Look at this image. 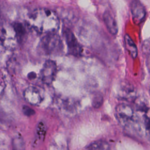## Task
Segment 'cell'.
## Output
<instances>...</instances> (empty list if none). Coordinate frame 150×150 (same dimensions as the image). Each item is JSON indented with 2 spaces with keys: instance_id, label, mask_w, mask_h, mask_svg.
<instances>
[{
  "instance_id": "obj_8",
  "label": "cell",
  "mask_w": 150,
  "mask_h": 150,
  "mask_svg": "<svg viewBox=\"0 0 150 150\" xmlns=\"http://www.w3.org/2000/svg\"><path fill=\"white\" fill-rule=\"evenodd\" d=\"M131 12L135 24H139L144 20L146 11L144 6L138 1L134 0L131 2Z\"/></svg>"
},
{
  "instance_id": "obj_1",
  "label": "cell",
  "mask_w": 150,
  "mask_h": 150,
  "mask_svg": "<svg viewBox=\"0 0 150 150\" xmlns=\"http://www.w3.org/2000/svg\"><path fill=\"white\" fill-rule=\"evenodd\" d=\"M28 23L37 33L46 35L54 33L59 28V18L56 12L46 8H38L28 16Z\"/></svg>"
},
{
  "instance_id": "obj_17",
  "label": "cell",
  "mask_w": 150,
  "mask_h": 150,
  "mask_svg": "<svg viewBox=\"0 0 150 150\" xmlns=\"http://www.w3.org/2000/svg\"><path fill=\"white\" fill-rule=\"evenodd\" d=\"M36 74L34 72H31V73H30L28 74V78H29V79H33L36 78Z\"/></svg>"
},
{
  "instance_id": "obj_15",
  "label": "cell",
  "mask_w": 150,
  "mask_h": 150,
  "mask_svg": "<svg viewBox=\"0 0 150 150\" xmlns=\"http://www.w3.org/2000/svg\"><path fill=\"white\" fill-rule=\"evenodd\" d=\"M15 150H24V144L21 138H18L15 142Z\"/></svg>"
},
{
  "instance_id": "obj_13",
  "label": "cell",
  "mask_w": 150,
  "mask_h": 150,
  "mask_svg": "<svg viewBox=\"0 0 150 150\" xmlns=\"http://www.w3.org/2000/svg\"><path fill=\"white\" fill-rule=\"evenodd\" d=\"M46 132V127L43 122H40L36 128V134L40 139H42L44 138Z\"/></svg>"
},
{
  "instance_id": "obj_18",
  "label": "cell",
  "mask_w": 150,
  "mask_h": 150,
  "mask_svg": "<svg viewBox=\"0 0 150 150\" xmlns=\"http://www.w3.org/2000/svg\"><path fill=\"white\" fill-rule=\"evenodd\" d=\"M4 91V86L0 81V96L2 94V93Z\"/></svg>"
},
{
  "instance_id": "obj_7",
  "label": "cell",
  "mask_w": 150,
  "mask_h": 150,
  "mask_svg": "<svg viewBox=\"0 0 150 150\" xmlns=\"http://www.w3.org/2000/svg\"><path fill=\"white\" fill-rule=\"evenodd\" d=\"M25 100L33 105H39L43 100V93L42 90L35 86L27 87L23 93Z\"/></svg>"
},
{
  "instance_id": "obj_3",
  "label": "cell",
  "mask_w": 150,
  "mask_h": 150,
  "mask_svg": "<svg viewBox=\"0 0 150 150\" xmlns=\"http://www.w3.org/2000/svg\"><path fill=\"white\" fill-rule=\"evenodd\" d=\"M16 31L13 25L7 23L0 25V43L5 48L12 50L15 49L19 43Z\"/></svg>"
},
{
  "instance_id": "obj_5",
  "label": "cell",
  "mask_w": 150,
  "mask_h": 150,
  "mask_svg": "<svg viewBox=\"0 0 150 150\" xmlns=\"http://www.w3.org/2000/svg\"><path fill=\"white\" fill-rule=\"evenodd\" d=\"M57 73L56 63L52 60H46L40 71V78L42 82L47 85L52 83Z\"/></svg>"
},
{
  "instance_id": "obj_2",
  "label": "cell",
  "mask_w": 150,
  "mask_h": 150,
  "mask_svg": "<svg viewBox=\"0 0 150 150\" xmlns=\"http://www.w3.org/2000/svg\"><path fill=\"white\" fill-rule=\"evenodd\" d=\"M62 48V40L56 32L45 35L40 42V49L46 54H56Z\"/></svg>"
},
{
  "instance_id": "obj_10",
  "label": "cell",
  "mask_w": 150,
  "mask_h": 150,
  "mask_svg": "<svg viewBox=\"0 0 150 150\" xmlns=\"http://www.w3.org/2000/svg\"><path fill=\"white\" fill-rule=\"evenodd\" d=\"M135 92L132 84L128 82L121 84L120 90V95L122 98L132 100L135 97Z\"/></svg>"
},
{
  "instance_id": "obj_11",
  "label": "cell",
  "mask_w": 150,
  "mask_h": 150,
  "mask_svg": "<svg viewBox=\"0 0 150 150\" xmlns=\"http://www.w3.org/2000/svg\"><path fill=\"white\" fill-rule=\"evenodd\" d=\"M124 42L127 50L132 58H135L138 55L137 47L134 41L128 35H125L124 36Z\"/></svg>"
},
{
  "instance_id": "obj_16",
  "label": "cell",
  "mask_w": 150,
  "mask_h": 150,
  "mask_svg": "<svg viewBox=\"0 0 150 150\" xmlns=\"http://www.w3.org/2000/svg\"><path fill=\"white\" fill-rule=\"evenodd\" d=\"M23 112L26 115L28 116H30L35 114V111L28 106H24L23 107Z\"/></svg>"
},
{
  "instance_id": "obj_9",
  "label": "cell",
  "mask_w": 150,
  "mask_h": 150,
  "mask_svg": "<svg viewBox=\"0 0 150 150\" xmlns=\"http://www.w3.org/2000/svg\"><path fill=\"white\" fill-rule=\"evenodd\" d=\"M103 19L109 32L112 35H117L118 32L117 23L112 13L108 10L105 11L103 13Z\"/></svg>"
},
{
  "instance_id": "obj_12",
  "label": "cell",
  "mask_w": 150,
  "mask_h": 150,
  "mask_svg": "<svg viewBox=\"0 0 150 150\" xmlns=\"http://www.w3.org/2000/svg\"><path fill=\"white\" fill-rule=\"evenodd\" d=\"M88 150H110L109 144L104 140H98L93 142L87 148Z\"/></svg>"
},
{
  "instance_id": "obj_14",
  "label": "cell",
  "mask_w": 150,
  "mask_h": 150,
  "mask_svg": "<svg viewBox=\"0 0 150 150\" xmlns=\"http://www.w3.org/2000/svg\"><path fill=\"white\" fill-rule=\"evenodd\" d=\"M103 103V97L100 93L94 95L92 98V105L95 108H99Z\"/></svg>"
},
{
  "instance_id": "obj_6",
  "label": "cell",
  "mask_w": 150,
  "mask_h": 150,
  "mask_svg": "<svg viewBox=\"0 0 150 150\" xmlns=\"http://www.w3.org/2000/svg\"><path fill=\"white\" fill-rule=\"evenodd\" d=\"M63 34L66 42L69 53L74 56H80L82 48L71 30L69 29L66 28L63 31Z\"/></svg>"
},
{
  "instance_id": "obj_4",
  "label": "cell",
  "mask_w": 150,
  "mask_h": 150,
  "mask_svg": "<svg viewBox=\"0 0 150 150\" xmlns=\"http://www.w3.org/2000/svg\"><path fill=\"white\" fill-rule=\"evenodd\" d=\"M115 114L117 121L123 127L128 126L134 118V110L130 105L124 103L116 106Z\"/></svg>"
}]
</instances>
